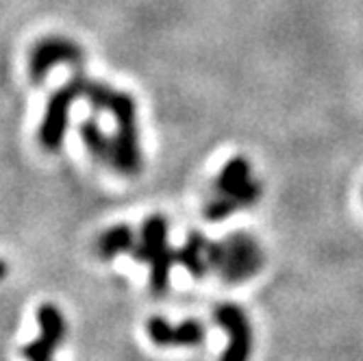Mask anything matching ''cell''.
I'll use <instances>...</instances> for the list:
<instances>
[{
	"mask_svg": "<svg viewBox=\"0 0 363 361\" xmlns=\"http://www.w3.org/2000/svg\"><path fill=\"white\" fill-rule=\"evenodd\" d=\"M135 261L148 264L150 289L163 294L170 285L172 266L177 264V250L168 246V220L161 213H152L142 224V235L130 250Z\"/></svg>",
	"mask_w": 363,
	"mask_h": 361,
	"instance_id": "cell-1",
	"label": "cell"
},
{
	"mask_svg": "<svg viewBox=\"0 0 363 361\" xmlns=\"http://www.w3.org/2000/svg\"><path fill=\"white\" fill-rule=\"evenodd\" d=\"M263 266V252L248 233H230L222 242H209V268L226 283H244Z\"/></svg>",
	"mask_w": 363,
	"mask_h": 361,
	"instance_id": "cell-2",
	"label": "cell"
},
{
	"mask_svg": "<svg viewBox=\"0 0 363 361\" xmlns=\"http://www.w3.org/2000/svg\"><path fill=\"white\" fill-rule=\"evenodd\" d=\"M81 85H83V70L74 72L70 81L61 85L46 103V111L40 124V144L55 152L61 148L65 140V130L70 124V111L77 98H81Z\"/></svg>",
	"mask_w": 363,
	"mask_h": 361,
	"instance_id": "cell-3",
	"label": "cell"
},
{
	"mask_svg": "<svg viewBox=\"0 0 363 361\" xmlns=\"http://www.w3.org/2000/svg\"><path fill=\"white\" fill-rule=\"evenodd\" d=\"M57 63H68L72 68H83L85 50L68 38L50 35L40 40L28 52V79L35 85H40Z\"/></svg>",
	"mask_w": 363,
	"mask_h": 361,
	"instance_id": "cell-4",
	"label": "cell"
},
{
	"mask_svg": "<svg viewBox=\"0 0 363 361\" xmlns=\"http://www.w3.org/2000/svg\"><path fill=\"white\" fill-rule=\"evenodd\" d=\"M220 329L228 333V346L222 352L224 361H244L252 350V331L244 309L235 303H222L213 309Z\"/></svg>",
	"mask_w": 363,
	"mask_h": 361,
	"instance_id": "cell-5",
	"label": "cell"
},
{
	"mask_svg": "<svg viewBox=\"0 0 363 361\" xmlns=\"http://www.w3.org/2000/svg\"><path fill=\"white\" fill-rule=\"evenodd\" d=\"M146 335L150 338L152 344L168 348V346H201L207 340V326L196 320V318H187L179 324L168 322L161 316H152L146 320Z\"/></svg>",
	"mask_w": 363,
	"mask_h": 361,
	"instance_id": "cell-6",
	"label": "cell"
},
{
	"mask_svg": "<svg viewBox=\"0 0 363 361\" xmlns=\"http://www.w3.org/2000/svg\"><path fill=\"white\" fill-rule=\"evenodd\" d=\"M38 322H40V338L26 344L22 348V355L30 361H46L55 355L65 333H68V322H65L61 309L52 303L40 305Z\"/></svg>",
	"mask_w": 363,
	"mask_h": 361,
	"instance_id": "cell-7",
	"label": "cell"
},
{
	"mask_svg": "<svg viewBox=\"0 0 363 361\" xmlns=\"http://www.w3.org/2000/svg\"><path fill=\"white\" fill-rule=\"evenodd\" d=\"M81 96L91 105L94 111H107L113 116L116 122L138 118V103L133 96L122 89H113L103 81H94L85 72H83Z\"/></svg>",
	"mask_w": 363,
	"mask_h": 361,
	"instance_id": "cell-8",
	"label": "cell"
},
{
	"mask_svg": "<svg viewBox=\"0 0 363 361\" xmlns=\"http://www.w3.org/2000/svg\"><path fill=\"white\" fill-rule=\"evenodd\" d=\"M116 126L118 130L113 138L111 166L124 177H138L142 172V144H140L138 118L116 122Z\"/></svg>",
	"mask_w": 363,
	"mask_h": 361,
	"instance_id": "cell-9",
	"label": "cell"
},
{
	"mask_svg": "<svg viewBox=\"0 0 363 361\" xmlns=\"http://www.w3.org/2000/svg\"><path fill=\"white\" fill-rule=\"evenodd\" d=\"M261 199V183L259 181H248L244 183L238 191L230 194H213V199L205 205L203 216L209 222H220L228 216H233L242 209H248Z\"/></svg>",
	"mask_w": 363,
	"mask_h": 361,
	"instance_id": "cell-10",
	"label": "cell"
},
{
	"mask_svg": "<svg viewBox=\"0 0 363 361\" xmlns=\"http://www.w3.org/2000/svg\"><path fill=\"white\" fill-rule=\"evenodd\" d=\"M177 264H181L194 279H205L209 268V238L191 231L181 250H177Z\"/></svg>",
	"mask_w": 363,
	"mask_h": 361,
	"instance_id": "cell-11",
	"label": "cell"
},
{
	"mask_svg": "<svg viewBox=\"0 0 363 361\" xmlns=\"http://www.w3.org/2000/svg\"><path fill=\"white\" fill-rule=\"evenodd\" d=\"M135 233L128 224H116L98 238L96 242V255L103 261L116 259L120 252H130L135 246Z\"/></svg>",
	"mask_w": 363,
	"mask_h": 361,
	"instance_id": "cell-12",
	"label": "cell"
},
{
	"mask_svg": "<svg viewBox=\"0 0 363 361\" xmlns=\"http://www.w3.org/2000/svg\"><path fill=\"white\" fill-rule=\"evenodd\" d=\"M250 161L246 157H233L224 163L218 179L213 181V194L238 191L244 183L250 181Z\"/></svg>",
	"mask_w": 363,
	"mask_h": 361,
	"instance_id": "cell-13",
	"label": "cell"
},
{
	"mask_svg": "<svg viewBox=\"0 0 363 361\" xmlns=\"http://www.w3.org/2000/svg\"><path fill=\"white\" fill-rule=\"evenodd\" d=\"M79 133H81V140L85 144V148L89 150V155L96 159V161H103V163H111L113 159V140H109L103 128L98 126V122L94 118L85 120L81 126H79Z\"/></svg>",
	"mask_w": 363,
	"mask_h": 361,
	"instance_id": "cell-14",
	"label": "cell"
},
{
	"mask_svg": "<svg viewBox=\"0 0 363 361\" xmlns=\"http://www.w3.org/2000/svg\"><path fill=\"white\" fill-rule=\"evenodd\" d=\"M7 277V264L5 261H0V281H3Z\"/></svg>",
	"mask_w": 363,
	"mask_h": 361,
	"instance_id": "cell-15",
	"label": "cell"
}]
</instances>
